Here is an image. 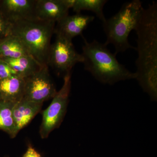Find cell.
<instances>
[{"instance_id": "cell-1", "label": "cell", "mask_w": 157, "mask_h": 157, "mask_svg": "<svg viewBox=\"0 0 157 157\" xmlns=\"http://www.w3.org/2000/svg\"><path fill=\"white\" fill-rule=\"evenodd\" d=\"M137 35L136 78L152 101L157 100V4L144 8L135 29Z\"/></svg>"}, {"instance_id": "cell-2", "label": "cell", "mask_w": 157, "mask_h": 157, "mask_svg": "<svg viewBox=\"0 0 157 157\" xmlns=\"http://www.w3.org/2000/svg\"><path fill=\"white\" fill-rule=\"evenodd\" d=\"M82 47L84 69L96 80L110 85L121 81L136 79V74L128 70L116 58V55L105 43L94 40L88 42L84 37Z\"/></svg>"}, {"instance_id": "cell-3", "label": "cell", "mask_w": 157, "mask_h": 157, "mask_svg": "<svg viewBox=\"0 0 157 157\" xmlns=\"http://www.w3.org/2000/svg\"><path fill=\"white\" fill-rule=\"evenodd\" d=\"M55 24L53 21L37 18L20 20L11 23V35L22 41L31 56L39 63L47 65L51 39L54 33Z\"/></svg>"}, {"instance_id": "cell-4", "label": "cell", "mask_w": 157, "mask_h": 157, "mask_svg": "<svg viewBox=\"0 0 157 157\" xmlns=\"http://www.w3.org/2000/svg\"><path fill=\"white\" fill-rule=\"evenodd\" d=\"M143 9L142 2L133 0L124 4L117 13L103 23L107 38L104 43L113 45L116 55L129 48L136 50L129 43V35L132 30H135Z\"/></svg>"}, {"instance_id": "cell-5", "label": "cell", "mask_w": 157, "mask_h": 157, "mask_svg": "<svg viewBox=\"0 0 157 157\" xmlns=\"http://www.w3.org/2000/svg\"><path fill=\"white\" fill-rule=\"evenodd\" d=\"M71 87V72L64 77L61 89L57 92L50 105L42 113L39 134L42 139L47 138L51 132L60 125L66 115Z\"/></svg>"}, {"instance_id": "cell-6", "label": "cell", "mask_w": 157, "mask_h": 157, "mask_svg": "<svg viewBox=\"0 0 157 157\" xmlns=\"http://www.w3.org/2000/svg\"><path fill=\"white\" fill-rule=\"evenodd\" d=\"M83 62V57L75 49L72 40L56 35L55 41L51 44L47 65H50L59 75L64 77L71 73L76 64Z\"/></svg>"}, {"instance_id": "cell-7", "label": "cell", "mask_w": 157, "mask_h": 157, "mask_svg": "<svg viewBox=\"0 0 157 157\" xmlns=\"http://www.w3.org/2000/svg\"><path fill=\"white\" fill-rule=\"evenodd\" d=\"M25 80L23 99L43 103L56 94V89L50 78L47 65H44L36 73L25 78Z\"/></svg>"}, {"instance_id": "cell-8", "label": "cell", "mask_w": 157, "mask_h": 157, "mask_svg": "<svg viewBox=\"0 0 157 157\" xmlns=\"http://www.w3.org/2000/svg\"><path fill=\"white\" fill-rule=\"evenodd\" d=\"M37 0H2L0 12L11 23L20 20L36 18Z\"/></svg>"}, {"instance_id": "cell-9", "label": "cell", "mask_w": 157, "mask_h": 157, "mask_svg": "<svg viewBox=\"0 0 157 157\" xmlns=\"http://www.w3.org/2000/svg\"><path fill=\"white\" fill-rule=\"evenodd\" d=\"M94 19L92 15L80 13L68 15L57 22L54 33L72 40L74 37L82 35L83 31Z\"/></svg>"}, {"instance_id": "cell-10", "label": "cell", "mask_w": 157, "mask_h": 157, "mask_svg": "<svg viewBox=\"0 0 157 157\" xmlns=\"http://www.w3.org/2000/svg\"><path fill=\"white\" fill-rule=\"evenodd\" d=\"M69 9L64 0H37L35 14L38 19L58 22L69 15Z\"/></svg>"}, {"instance_id": "cell-11", "label": "cell", "mask_w": 157, "mask_h": 157, "mask_svg": "<svg viewBox=\"0 0 157 157\" xmlns=\"http://www.w3.org/2000/svg\"><path fill=\"white\" fill-rule=\"evenodd\" d=\"M43 104L24 99L14 104L12 115L17 134L40 112Z\"/></svg>"}, {"instance_id": "cell-12", "label": "cell", "mask_w": 157, "mask_h": 157, "mask_svg": "<svg viewBox=\"0 0 157 157\" xmlns=\"http://www.w3.org/2000/svg\"><path fill=\"white\" fill-rule=\"evenodd\" d=\"M25 80L18 75L0 80V95L3 101L15 103L24 96Z\"/></svg>"}, {"instance_id": "cell-13", "label": "cell", "mask_w": 157, "mask_h": 157, "mask_svg": "<svg viewBox=\"0 0 157 157\" xmlns=\"http://www.w3.org/2000/svg\"><path fill=\"white\" fill-rule=\"evenodd\" d=\"M0 59L6 62L17 75L24 78L36 73L43 66L31 56L17 59L5 58H0Z\"/></svg>"}, {"instance_id": "cell-14", "label": "cell", "mask_w": 157, "mask_h": 157, "mask_svg": "<svg viewBox=\"0 0 157 157\" xmlns=\"http://www.w3.org/2000/svg\"><path fill=\"white\" fill-rule=\"evenodd\" d=\"M31 56L28 50L18 37L11 35L0 41V58L17 59Z\"/></svg>"}, {"instance_id": "cell-15", "label": "cell", "mask_w": 157, "mask_h": 157, "mask_svg": "<svg viewBox=\"0 0 157 157\" xmlns=\"http://www.w3.org/2000/svg\"><path fill=\"white\" fill-rule=\"evenodd\" d=\"M14 104L8 101H0V130L7 133L12 138L17 134L12 115Z\"/></svg>"}, {"instance_id": "cell-16", "label": "cell", "mask_w": 157, "mask_h": 157, "mask_svg": "<svg viewBox=\"0 0 157 157\" xmlns=\"http://www.w3.org/2000/svg\"><path fill=\"white\" fill-rule=\"evenodd\" d=\"M107 2L106 0H75L72 9L76 13L82 11H92L103 23L106 20L103 9Z\"/></svg>"}, {"instance_id": "cell-17", "label": "cell", "mask_w": 157, "mask_h": 157, "mask_svg": "<svg viewBox=\"0 0 157 157\" xmlns=\"http://www.w3.org/2000/svg\"><path fill=\"white\" fill-rule=\"evenodd\" d=\"M11 23L0 12V41L11 35Z\"/></svg>"}, {"instance_id": "cell-18", "label": "cell", "mask_w": 157, "mask_h": 157, "mask_svg": "<svg viewBox=\"0 0 157 157\" xmlns=\"http://www.w3.org/2000/svg\"><path fill=\"white\" fill-rule=\"evenodd\" d=\"M17 75L11 67L6 62L0 59V80Z\"/></svg>"}, {"instance_id": "cell-19", "label": "cell", "mask_w": 157, "mask_h": 157, "mask_svg": "<svg viewBox=\"0 0 157 157\" xmlns=\"http://www.w3.org/2000/svg\"><path fill=\"white\" fill-rule=\"evenodd\" d=\"M22 157H42V156L34 147L29 145Z\"/></svg>"}, {"instance_id": "cell-20", "label": "cell", "mask_w": 157, "mask_h": 157, "mask_svg": "<svg viewBox=\"0 0 157 157\" xmlns=\"http://www.w3.org/2000/svg\"><path fill=\"white\" fill-rule=\"evenodd\" d=\"M2 98H1V95H0V101H2Z\"/></svg>"}]
</instances>
